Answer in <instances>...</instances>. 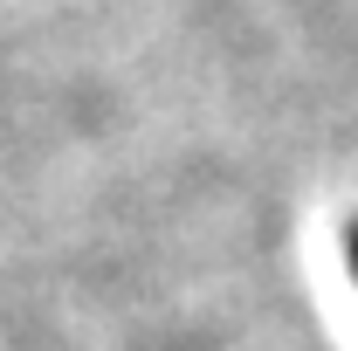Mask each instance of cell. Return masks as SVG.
Returning <instances> with one entry per match:
<instances>
[{
	"label": "cell",
	"mask_w": 358,
	"mask_h": 351,
	"mask_svg": "<svg viewBox=\"0 0 358 351\" xmlns=\"http://www.w3.org/2000/svg\"><path fill=\"white\" fill-rule=\"evenodd\" d=\"M345 262H352V275H358V214L345 220Z\"/></svg>",
	"instance_id": "1"
}]
</instances>
